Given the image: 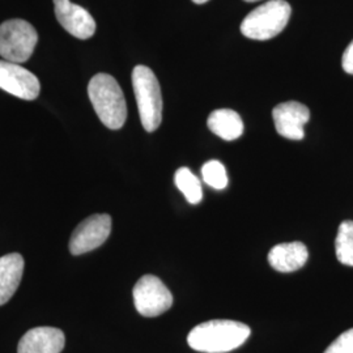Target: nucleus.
Masks as SVG:
<instances>
[{
    "label": "nucleus",
    "mask_w": 353,
    "mask_h": 353,
    "mask_svg": "<svg viewBox=\"0 0 353 353\" xmlns=\"http://www.w3.org/2000/svg\"><path fill=\"white\" fill-rule=\"evenodd\" d=\"M112 232V217L106 214L90 216L81 221L71 236L70 252L81 255L103 245Z\"/></svg>",
    "instance_id": "nucleus-7"
},
{
    "label": "nucleus",
    "mask_w": 353,
    "mask_h": 353,
    "mask_svg": "<svg viewBox=\"0 0 353 353\" xmlns=\"http://www.w3.org/2000/svg\"><path fill=\"white\" fill-rule=\"evenodd\" d=\"M341 65H343V70L347 74L353 75V41L350 43V46L345 49L344 54H343Z\"/></svg>",
    "instance_id": "nucleus-19"
},
{
    "label": "nucleus",
    "mask_w": 353,
    "mask_h": 353,
    "mask_svg": "<svg viewBox=\"0 0 353 353\" xmlns=\"http://www.w3.org/2000/svg\"><path fill=\"white\" fill-rule=\"evenodd\" d=\"M250 334L252 330L245 323L214 319L192 328L188 336V343L198 352L227 353L241 347Z\"/></svg>",
    "instance_id": "nucleus-1"
},
{
    "label": "nucleus",
    "mask_w": 353,
    "mask_h": 353,
    "mask_svg": "<svg viewBox=\"0 0 353 353\" xmlns=\"http://www.w3.org/2000/svg\"><path fill=\"white\" fill-rule=\"evenodd\" d=\"M325 353H353V328L332 341Z\"/></svg>",
    "instance_id": "nucleus-18"
},
{
    "label": "nucleus",
    "mask_w": 353,
    "mask_h": 353,
    "mask_svg": "<svg viewBox=\"0 0 353 353\" xmlns=\"http://www.w3.org/2000/svg\"><path fill=\"white\" fill-rule=\"evenodd\" d=\"M38 42L36 28L21 19L7 20L0 26V57L21 64L30 59Z\"/></svg>",
    "instance_id": "nucleus-5"
},
{
    "label": "nucleus",
    "mask_w": 353,
    "mask_h": 353,
    "mask_svg": "<svg viewBox=\"0 0 353 353\" xmlns=\"http://www.w3.org/2000/svg\"><path fill=\"white\" fill-rule=\"evenodd\" d=\"M64 344L63 331L59 328H32L19 341L17 353H61Z\"/></svg>",
    "instance_id": "nucleus-11"
},
{
    "label": "nucleus",
    "mask_w": 353,
    "mask_h": 353,
    "mask_svg": "<svg viewBox=\"0 0 353 353\" xmlns=\"http://www.w3.org/2000/svg\"><path fill=\"white\" fill-rule=\"evenodd\" d=\"M245 1H248V3H252V1H259V0H245Z\"/></svg>",
    "instance_id": "nucleus-21"
},
{
    "label": "nucleus",
    "mask_w": 353,
    "mask_h": 353,
    "mask_svg": "<svg viewBox=\"0 0 353 353\" xmlns=\"http://www.w3.org/2000/svg\"><path fill=\"white\" fill-rule=\"evenodd\" d=\"M208 128L221 139L232 141L243 134V122L240 114L230 109H219L210 114L207 121Z\"/></svg>",
    "instance_id": "nucleus-14"
},
{
    "label": "nucleus",
    "mask_w": 353,
    "mask_h": 353,
    "mask_svg": "<svg viewBox=\"0 0 353 353\" xmlns=\"http://www.w3.org/2000/svg\"><path fill=\"white\" fill-rule=\"evenodd\" d=\"M55 16L64 29L79 39H88L96 33L93 16L71 0H54Z\"/></svg>",
    "instance_id": "nucleus-9"
},
{
    "label": "nucleus",
    "mask_w": 353,
    "mask_h": 353,
    "mask_svg": "<svg viewBox=\"0 0 353 353\" xmlns=\"http://www.w3.org/2000/svg\"><path fill=\"white\" fill-rule=\"evenodd\" d=\"M272 118L280 137L290 140H303V126L310 119V112L300 102H283L272 110Z\"/></svg>",
    "instance_id": "nucleus-10"
},
{
    "label": "nucleus",
    "mask_w": 353,
    "mask_h": 353,
    "mask_svg": "<svg viewBox=\"0 0 353 353\" xmlns=\"http://www.w3.org/2000/svg\"><path fill=\"white\" fill-rule=\"evenodd\" d=\"M0 89L26 101H33L39 96L41 83L37 76L20 64L0 61Z\"/></svg>",
    "instance_id": "nucleus-8"
},
{
    "label": "nucleus",
    "mask_w": 353,
    "mask_h": 353,
    "mask_svg": "<svg viewBox=\"0 0 353 353\" xmlns=\"http://www.w3.org/2000/svg\"><path fill=\"white\" fill-rule=\"evenodd\" d=\"M174 182L190 204L201 203L203 198L202 183L189 168H179L176 172Z\"/></svg>",
    "instance_id": "nucleus-15"
},
{
    "label": "nucleus",
    "mask_w": 353,
    "mask_h": 353,
    "mask_svg": "<svg viewBox=\"0 0 353 353\" xmlns=\"http://www.w3.org/2000/svg\"><path fill=\"white\" fill-rule=\"evenodd\" d=\"M194 3H196V4H204V3H207L208 0H192Z\"/></svg>",
    "instance_id": "nucleus-20"
},
{
    "label": "nucleus",
    "mask_w": 353,
    "mask_h": 353,
    "mask_svg": "<svg viewBox=\"0 0 353 353\" xmlns=\"http://www.w3.org/2000/svg\"><path fill=\"white\" fill-rule=\"evenodd\" d=\"M24 258L12 252L0 258V306L8 303L19 288L23 272Z\"/></svg>",
    "instance_id": "nucleus-13"
},
{
    "label": "nucleus",
    "mask_w": 353,
    "mask_h": 353,
    "mask_svg": "<svg viewBox=\"0 0 353 353\" xmlns=\"http://www.w3.org/2000/svg\"><path fill=\"white\" fill-rule=\"evenodd\" d=\"M134 303L140 316H159L173 305V296L164 283L153 275H145L135 284Z\"/></svg>",
    "instance_id": "nucleus-6"
},
{
    "label": "nucleus",
    "mask_w": 353,
    "mask_h": 353,
    "mask_svg": "<svg viewBox=\"0 0 353 353\" xmlns=\"http://www.w3.org/2000/svg\"><path fill=\"white\" fill-rule=\"evenodd\" d=\"M290 3L285 0H270L249 13L241 24V33L256 41L276 37L290 21Z\"/></svg>",
    "instance_id": "nucleus-4"
},
{
    "label": "nucleus",
    "mask_w": 353,
    "mask_h": 353,
    "mask_svg": "<svg viewBox=\"0 0 353 353\" xmlns=\"http://www.w3.org/2000/svg\"><path fill=\"white\" fill-rule=\"evenodd\" d=\"M203 181L214 190H224L228 186L225 166L217 160H211L202 166Z\"/></svg>",
    "instance_id": "nucleus-17"
},
{
    "label": "nucleus",
    "mask_w": 353,
    "mask_h": 353,
    "mask_svg": "<svg viewBox=\"0 0 353 353\" xmlns=\"http://www.w3.org/2000/svg\"><path fill=\"white\" fill-rule=\"evenodd\" d=\"M89 100L100 121L110 130L122 128L127 119L125 94L113 76L97 74L88 84Z\"/></svg>",
    "instance_id": "nucleus-2"
},
{
    "label": "nucleus",
    "mask_w": 353,
    "mask_h": 353,
    "mask_svg": "<svg viewBox=\"0 0 353 353\" xmlns=\"http://www.w3.org/2000/svg\"><path fill=\"white\" fill-rule=\"evenodd\" d=\"M307 248L303 242L279 243L268 252V263L279 272H294L307 262Z\"/></svg>",
    "instance_id": "nucleus-12"
},
{
    "label": "nucleus",
    "mask_w": 353,
    "mask_h": 353,
    "mask_svg": "<svg viewBox=\"0 0 353 353\" xmlns=\"http://www.w3.org/2000/svg\"><path fill=\"white\" fill-rule=\"evenodd\" d=\"M132 87L141 125L147 132H153L163 121V96L159 80L150 67L137 65L132 71Z\"/></svg>",
    "instance_id": "nucleus-3"
},
{
    "label": "nucleus",
    "mask_w": 353,
    "mask_h": 353,
    "mask_svg": "<svg viewBox=\"0 0 353 353\" xmlns=\"http://www.w3.org/2000/svg\"><path fill=\"white\" fill-rule=\"evenodd\" d=\"M335 252L341 265L353 267V221L351 220L343 221L338 229Z\"/></svg>",
    "instance_id": "nucleus-16"
}]
</instances>
